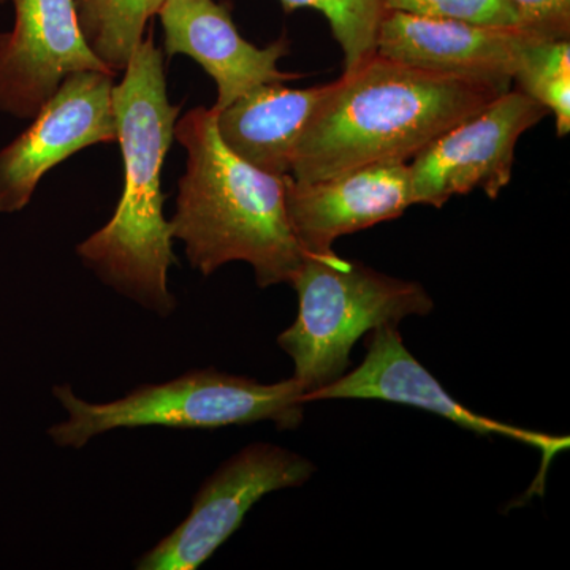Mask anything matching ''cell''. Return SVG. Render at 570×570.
<instances>
[{"instance_id":"1","label":"cell","mask_w":570,"mask_h":570,"mask_svg":"<svg viewBox=\"0 0 570 570\" xmlns=\"http://www.w3.org/2000/svg\"><path fill=\"white\" fill-rule=\"evenodd\" d=\"M510 89L374 55L326 85L296 146L292 178L322 181L382 164H407L439 135Z\"/></svg>"},{"instance_id":"2","label":"cell","mask_w":570,"mask_h":570,"mask_svg":"<svg viewBox=\"0 0 570 570\" xmlns=\"http://www.w3.org/2000/svg\"><path fill=\"white\" fill-rule=\"evenodd\" d=\"M124 189L110 223L78 246L82 264L138 305L167 317L176 299L168 288L174 236L164 216V160L181 107L168 99L164 52L153 37L141 41L112 88Z\"/></svg>"},{"instance_id":"3","label":"cell","mask_w":570,"mask_h":570,"mask_svg":"<svg viewBox=\"0 0 570 570\" xmlns=\"http://www.w3.org/2000/svg\"><path fill=\"white\" fill-rule=\"evenodd\" d=\"M187 151L179 179L171 236L181 239L193 268L212 276L230 262L253 266L266 288L292 284L307 254L285 212L287 176L265 174L220 140L216 111L198 107L175 124Z\"/></svg>"},{"instance_id":"4","label":"cell","mask_w":570,"mask_h":570,"mask_svg":"<svg viewBox=\"0 0 570 570\" xmlns=\"http://www.w3.org/2000/svg\"><path fill=\"white\" fill-rule=\"evenodd\" d=\"M52 395L69 419L48 434L59 448L82 449L91 439L121 428L164 426L175 430H216L273 422L279 430L302 425L306 392L295 377L276 384L197 370L165 382L140 385L110 403H88L70 385H56Z\"/></svg>"},{"instance_id":"5","label":"cell","mask_w":570,"mask_h":570,"mask_svg":"<svg viewBox=\"0 0 570 570\" xmlns=\"http://www.w3.org/2000/svg\"><path fill=\"white\" fill-rule=\"evenodd\" d=\"M298 294V316L277 337L294 360V376L307 396L347 373L360 337L379 326H396L426 316L433 299L414 281L376 272L340 255H307L291 284Z\"/></svg>"},{"instance_id":"6","label":"cell","mask_w":570,"mask_h":570,"mask_svg":"<svg viewBox=\"0 0 570 570\" xmlns=\"http://www.w3.org/2000/svg\"><path fill=\"white\" fill-rule=\"evenodd\" d=\"M314 472L313 461L291 450L265 442L247 445L205 480L186 520L142 554L135 568H200L239 530L247 512L262 498L305 485Z\"/></svg>"},{"instance_id":"7","label":"cell","mask_w":570,"mask_h":570,"mask_svg":"<svg viewBox=\"0 0 570 570\" xmlns=\"http://www.w3.org/2000/svg\"><path fill=\"white\" fill-rule=\"evenodd\" d=\"M547 115L549 110L527 94L510 89L455 124L409 165L412 202L442 208L475 187L494 200L512 179L521 135Z\"/></svg>"},{"instance_id":"8","label":"cell","mask_w":570,"mask_h":570,"mask_svg":"<svg viewBox=\"0 0 570 570\" xmlns=\"http://www.w3.org/2000/svg\"><path fill=\"white\" fill-rule=\"evenodd\" d=\"M110 71H78L59 86L31 126L0 151V214L31 204L45 175L94 145L118 142Z\"/></svg>"},{"instance_id":"9","label":"cell","mask_w":570,"mask_h":570,"mask_svg":"<svg viewBox=\"0 0 570 570\" xmlns=\"http://www.w3.org/2000/svg\"><path fill=\"white\" fill-rule=\"evenodd\" d=\"M367 335V351L362 365L325 389L311 393L307 403L321 400H379L423 409L472 433L482 436L497 434L538 449L542 455L540 480L546 478L551 460L569 449V436L524 430L475 414L463 406L407 351L396 326H379Z\"/></svg>"},{"instance_id":"10","label":"cell","mask_w":570,"mask_h":570,"mask_svg":"<svg viewBox=\"0 0 570 570\" xmlns=\"http://www.w3.org/2000/svg\"><path fill=\"white\" fill-rule=\"evenodd\" d=\"M13 28L0 33V112L31 121L70 75L115 73L86 43L73 0H13Z\"/></svg>"},{"instance_id":"11","label":"cell","mask_w":570,"mask_h":570,"mask_svg":"<svg viewBox=\"0 0 570 570\" xmlns=\"http://www.w3.org/2000/svg\"><path fill=\"white\" fill-rule=\"evenodd\" d=\"M539 39L520 28L387 11L377 55L419 69L512 89L524 48Z\"/></svg>"},{"instance_id":"12","label":"cell","mask_w":570,"mask_h":570,"mask_svg":"<svg viewBox=\"0 0 570 570\" xmlns=\"http://www.w3.org/2000/svg\"><path fill=\"white\" fill-rule=\"evenodd\" d=\"M412 202L409 164L358 168L322 181L285 179V212L307 255L335 254L337 238L403 216Z\"/></svg>"},{"instance_id":"13","label":"cell","mask_w":570,"mask_h":570,"mask_svg":"<svg viewBox=\"0 0 570 570\" xmlns=\"http://www.w3.org/2000/svg\"><path fill=\"white\" fill-rule=\"evenodd\" d=\"M157 14L164 28L165 55L194 59L216 82L213 110H223L257 86L299 78L277 66L288 55L287 37L265 48L255 47L239 36L228 3L167 0Z\"/></svg>"},{"instance_id":"14","label":"cell","mask_w":570,"mask_h":570,"mask_svg":"<svg viewBox=\"0 0 570 570\" xmlns=\"http://www.w3.org/2000/svg\"><path fill=\"white\" fill-rule=\"evenodd\" d=\"M325 86L291 89L284 82L262 85L216 111L220 140L239 159L265 174H292L296 146Z\"/></svg>"},{"instance_id":"15","label":"cell","mask_w":570,"mask_h":570,"mask_svg":"<svg viewBox=\"0 0 570 570\" xmlns=\"http://www.w3.org/2000/svg\"><path fill=\"white\" fill-rule=\"evenodd\" d=\"M167 0H73L78 24L94 55L124 71L145 40L146 26Z\"/></svg>"},{"instance_id":"16","label":"cell","mask_w":570,"mask_h":570,"mask_svg":"<svg viewBox=\"0 0 570 570\" xmlns=\"http://www.w3.org/2000/svg\"><path fill=\"white\" fill-rule=\"evenodd\" d=\"M513 81L517 89L553 112L557 132L570 130L569 40H535L524 48Z\"/></svg>"},{"instance_id":"17","label":"cell","mask_w":570,"mask_h":570,"mask_svg":"<svg viewBox=\"0 0 570 570\" xmlns=\"http://www.w3.org/2000/svg\"><path fill=\"white\" fill-rule=\"evenodd\" d=\"M287 13L321 11L344 52V73L358 69L377 52V36L387 9L384 0H279Z\"/></svg>"},{"instance_id":"18","label":"cell","mask_w":570,"mask_h":570,"mask_svg":"<svg viewBox=\"0 0 570 570\" xmlns=\"http://www.w3.org/2000/svg\"><path fill=\"white\" fill-rule=\"evenodd\" d=\"M384 6L387 11H403L419 17L520 28L515 13L504 0H384Z\"/></svg>"},{"instance_id":"19","label":"cell","mask_w":570,"mask_h":570,"mask_svg":"<svg viewBox=\"0 0 570 570\" xmlns=\"http://www.w3.org/2000/svg\"><path fill=\"white\" fill-rule=\"evenodd\" d=\"M520 28L543 40H569L570 0H504Z\"/></svg>"},{"instance_id":"20","label":"cell","mask_w":570,"mask_h":570,"mask_svg":"<svg viewBox=\"0 0 570 570\" xmlns=\"http://www.w3.org/2000/svg\"><path fill=\"white\" fill-rule=\"evenodd\" d=\"M0 2H3V0H0Z\"/></svg>"}]
</instances>
